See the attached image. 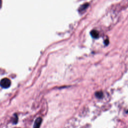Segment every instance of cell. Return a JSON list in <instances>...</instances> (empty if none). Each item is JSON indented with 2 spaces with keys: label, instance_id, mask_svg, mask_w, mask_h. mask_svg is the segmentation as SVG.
I'll return each instance as SVG.
<instances>
[{
  "label": "cell",
  "instance_id": "cell-1",
  "mask_svg": "<svg viewBox=\"0 0 128 128\" xmlns=\"http://www.w3.org/2000/svg\"><path fill=\"white\" fill-rule=\"evenodd\" d=\"M11 82L8 78H4L0 82V86L3 88H8L11 86Z\"/></svg>",
  "mask_w": 128,
  "mask_h": 128
},
{
  "label": "cell",
  "instance_id": "cell-2",
  "mask_svg": "<svg viewBox=\"0 0 128 128\" xmlns=\"http://www.w3.org/2000/svg\"><path fill=\"white\" fill-rule=\"evenodd\" d=\"M42 121V120L41 118H37L35 122L34 128H40Z\"/></svg>",
  "mask_w": 128,
  "mask_h": 128
},
{
  "label": "cell",
  "instance_id": "cell-3",
  "mask_svg": "<svg viewBox=\"0 0 128 128\" xmlns=\"http://www.w3.org/2000/svg\"><path fill=\"white\" fill-rule=\"evenodd\" d=\"M91 34L92 36L94 38H98L99 37V33L96 31V30H93L91 33Z\"/></svg>",
  "mask_w": 128,
  "mask_h": 128
},
{
  "label": "cell",
  "instance_id": "cell-4",
  "mask_svg": "<svg viewBox=\"0 0 128 128\" xmlns=\"http://www.w3.org/2000/svg\"><path fill=\"white\" fill-rule=\"evenodd\" d=\"M96 97L99 99H101L103 97V93L102 92H97L95 94Z\"/></svg>",
  "mask_w": 128,
  "mask_h": 128
},
{
  "label": "cell",
  "instance_id": "cell-5",
  "mask_svg": "<svg viewBox=\"0 0 128 128\" xmlns=\"http://www.w3.org/2000/svg\"><path fill=\"white\" fill-rule=\"evenodd\" d=\"M88 4H85V5H83L81 7V9H80V11H83L84 10H85L86 8L88 7Z\"/></svg>",
  "mask_w": 128,
  "mask_h": 128
},
{
  "label": "cell",
  "instance_id": "cell-6",
  "mask_svg": "<svg viewBox=\"0 0 128 128\" xmlns=\"http://www.w3.org/2000/svg\"><path fill=\"white\" fill-rule=\"evenodd\" d=\"M2 6V0H0V8Z\"/></svg>",
  "mask_w": 128,
  "mask_h": 128
}]
</instances>
